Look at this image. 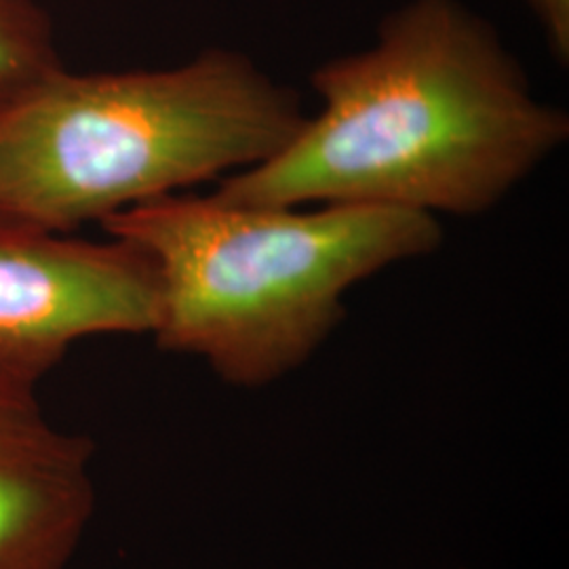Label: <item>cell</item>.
<instances>
[{
	"label": "cell",
	"instance_id": "cell-1",
	"mask_svg": "<svg viewBox=\"0 0 569 569\" xmlns=\"http://www.w3.org/2000/svg\"><path fill=\"white\" fill-rule=\"evenodd\" d=\"M319 112L213 190L237 204H378L475 218L568 142L496 30L458 0H411L359 53L321 63Z\"/></svg>",
	"mask_w": 569,
	"mask_h": 569
},
{
	"label": "cell",
	"instance_id": "cell-2",
	"mask_svg": "<svg viewBox=\"0 0 569 569\" xmlns=\"http://www.w3.org/2000/svg\"><path fill=\"white\" fill-rule=\"evenodd\" d=\"M102 228L154 264L159 348L203 359L237 388L268 387L305 366L345 321L355 284L443 243L430 213L237 204L216 192H173Z\"/></svg>",
	"mask_w": 569,
	"mask_h": 569
},
{
	"label": "cell",
	"instance_id": "cell-3",
	"mask_svg": "<svg viewBox=\"0 0 569 569\" xmlns=\"http://www.w3.org/2000/svg\"><path fill=\"white\" fill-rule=\"evenodd\" d=\"M300 96L237 51L164 70L63 68L0 108V226L66 234L281 152Z\"/></svg>",
	"mask_w": 569,
	"mask_h": 569
},
{
	"label": "cell",
	"instance_id": "cell-4",
	"mask_svg": "<svg viewBox=\"0 0 569 569\" xmlns=\"http://www.w3.org/2000/svg\"><path fill=\"white\" fill-rule=\"evenodd\" d=\"M157 321L159 279L140 247L0 226V376L37 387L82 338Z\"/></svg>",
	"mask_w": 569,
	"mask_h": 569
},
{
	"label": "cell",
	"instance_id": "cell-5",
	"mask_svg": "<svg viewBox=\"0 0 569 569\" xmlns=\"http://www.w3.org/2000/svg\"><path fill=\"white\" fill-rule=\"evenodd\" d=\"M93 446L53 427L37 387L0 376V569H66L96 509Z\"/></svg>",
	"mask_w": 569,
	"mask_h": 569
},
{
	"label": "cell",
	"instance_id": "cell-6",
	"mask_svg": "<svg viewBox=\"0 0 569 569\" xmlns=\"http://www.w3.org/2000/svg\"><path fill=\"white\" fill-rule=\"evenodd\" d=\"M51 18L39 0H0V108L60 70Z\"/></svg>",
	"mask_w": 569,
	"mask_h": 569
},
{
	"label": "cell",
	"instance_id": "cell-7",
	"mask_svg": "<svg viewBox=\"0 0 569 569\" xmlns=\"http://www.w3.org/2000/svg\"><path fill=\"white\" fill-rule=\"evenodd\" d=\"M559 61L569 58V0H528Z\"/></svg>",
	"mask_w": 569,
	"mask_h": 569
}]
</instances>
